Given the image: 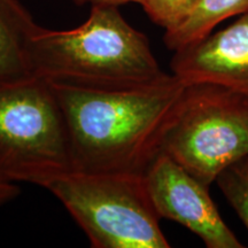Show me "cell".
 <instances>
[{
  "label": "cell",
  "mask_w": 248,
  "mask_h": 248,
  "mask_svg": "<svg viewBox=\"0 0 248 248\" xmlns=\"http://www.w3.org/2000/svg\"><path fill=\"white\" fill-rule=\"evenodd\" d=\"M74 170L66 120L52 85L38 76L0 85V181L47 188Z\"/></svg>",
  "instance_id": "cell-3"
},
{
  "label": "cell",
  "mask_w": 248,
  "mask_h": 248,
  "mask_svg": "<svg viewBox=\"0 0 248 248\" xmlns=\"http://www.w3.org/2000/svg\"><path fill=\"white\" fill-rule=\"evenodd\" d=\"M31 62L33 76L86 90L140 88L167 74L147 36L135 29L119 7L108 5L91 6L89 17L74 29L39 27Z\"/></svg>",
  "instance_id": "cell-2"
},
{
  "label": "cell",
  "mask_w": 248,
  "mask_h": 248,
  "mask_svg": "<svg viewBox=\"0 0 248 248\" xmlns=\"http://www.w3.org/2000/svg\"><path fill=\"white\" fill-rule=\"evenodd\" d=\"M246 12L248 0H197L181 22L164 30L163 42L175 53L208 37L223 21Z\"/></svg>",
  "instance_id": "cell-9"
},
{
  "label": "cell",
  "mask_w": 248,
  "mask_h": 248,
  "mask_svg": "<svg viewBox=\"0 0 248 248\" xmlns=\"http://www.w3.org/2000/svg\"><path fill=\"white\" fill-rule=\"evenodd\" d=\"M195 1L197 0H141L139 5L152 22L168 30L181 22Z\"/></svg>",
  "instance_id": "cell-11"
},
{
  "label": "cell",
  "mask_w": 248,
  "mask_h": 248,
  "mask_svg": "<svg viewBox=\"0 0 248 248\" xmlns=\"http://www.w3.org/2000/svg\"><path fill=\"white\" fill-rule=\"evenodd\" d=\"M49 84L63 111L75 170L136 175H145L161 153L186 86L172 73L125 90Z\"/></svg>",
  "instance_id": "cell-1"
},
{
  "label": "cell",
  "mask_w": 248,
  "mask_h": 248,
  "mask_svg": "<svg viewBox=\"0 0 248 248\" xmlns=\"http://www.w3.org/2000/svg\"><path fill=\"white\" fill-rule=\"evenodd\" d=\"M161 152L204 185L248 156V101L223 86H185Z\"/></svg>",
  "instance_id": "cell-5"
},
{
  "label": "cell",
  "mask_w": 248,
  "mask_h": 248,
  "mask_svg": "<svg viewBox=\"0 0 248 248\" xmlns=\"http://www.w3.org/2000/svg\"><path fill=\"white\" fill-rule=\"evenodd\" d=\"M215 182L248 231V156L223 169Z\"/></svg>",
  "instance_id": "cell-10"
},
{
  "label": "cell",
  "mask_w": 248,
  "mask_h": 248,
  "mask_svg": "<svg viewBox=\"0 0 248 248\" xmlns=\"http://www.w3.org/2000/svg\"><path fill=\"white\" fill-rule=\"evenodd\" d=\"M48 190L73 216L93 248H169L145 175L74 170Z\"/></svg>",
  "instance_id": "cell-4"
},
{
  "label": "cell",
  "mask_w": 248,
  "mask_h": 248,
  "mask_svg": "<svg viewBox=\"0 0 248 248\" xmlns=\"http://www.w3.org/2000/svg\"><path fill=\"white\" fill-rule=\"evenodd\" d=\"M39 27L18 0H0V85L33 76L31 47Z\"/></svg>",
  "instance_id": "cell-8"
},
{
  "label": "cell",
  "mask_w": 248,
  "mask_h": 248,
  "mask_svg": "<svg viewBox=\"0 0 248 248\" xmlns=\"http://www.w3.org/2000/svg\"><path fill=\"white\" fill-rule=\"evenodd\" d=\"M18 194H20V187L17 184L0 181V208L16 199Z\"/></svg>",
  "instance_id": "cell-12"
},
{
  "label": "cell",
  "mask_w": 248,
  "mask_h": 248,
  "mask_svg": "<svg viewBox=\"0 0 248 248\" xmlns=\"http://www.w3.org/2000/svg\"><path fill=\"white\" fill-rule=\"evenodd\" d=\"M73 1L77 6L89 5L91 7L95 5H108L120 7V6L126 4H140L141 0H73Z\"/></svg>",
  "instance_id": "cell-13"
},
{
  "label": "cell",
  "mask_w": 248,
  "mask_h": 248,
  "mask_svg": "<svg viewBox=\"0 0 248 248\" xmlns=\"http://www.w3.org/2000/svg\"><path fill=\"white\" fill-rule=\"evenodd\" d=\"M145 183L160 218L185 226L208 248L244 247L223 221L204 185L163 152L147 171Z\"/></svg>",
  "instance_id": "cell-6"
},
{
  "label": "cell",
  "mask_w": 248,
  "mask_h": 248,
  "mask_svg": "<svg viewBox=\"0 0 248 248\" xmlns=\"http://www.w3.org/2000/svg\"><path fill=\"white\" fill-rule=\"evenodd\" d=\"M170 68L186 85H219L248 101V12L225 29L175 52Z\"/></svg>",
  "instance_id": "cell-7"
}]
</instances>
